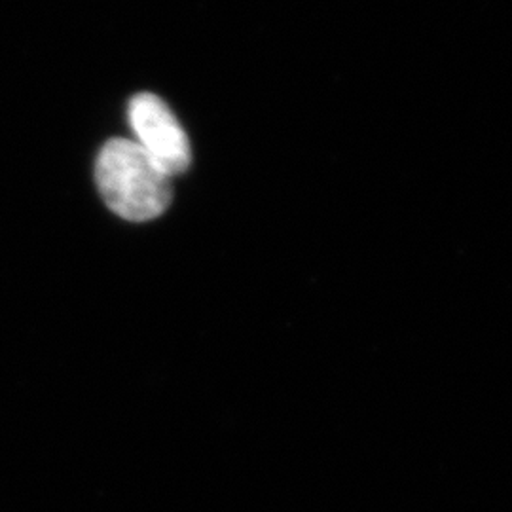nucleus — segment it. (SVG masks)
Listing matches in <instances>:
<instances>
[{
    "instance_id": "nucleus-2",
    "label": "nucleus",
    "mask_w": 512,
    "mask_h": 512,
    "mask_svg": "<svg viewBox=\"0 0 512 512\" xmlns=\"http://www.w3.org/2000/svg\"><path fill=\"white\" fill-rule=\"evenodd\" d=\"M129 124L135 143L173 179L192 162L190 141L177 116L154 93H139L129 103Z\"/></svg>"
},
{
    "instance_id": "nucleus-1",
    "label": "nucleus",
    "mask_w": 512,
    "mask_h": 512,
    "mask_svg": "<svg viewBox=\"0 0 512 512\" xmlns=\"http://www.w3.org/2000/svg\"><path fill=\"white\" fill-rule=\"evenodd\" d=\"M95 179L110 209L131 222L160 217L173 198L171 177L129 139H110L101 148Z\"/></svg>"
}]
</instances>
